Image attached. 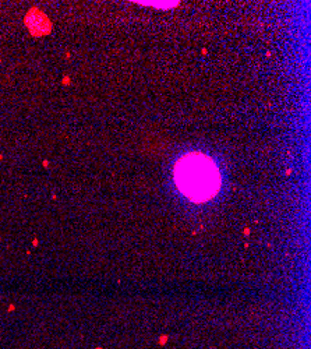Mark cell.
<instances>
[{"mask_svg": "<svg viewBox=\"0 0 311 349\" xmlns=\"http://www.w3.org/2000/svg\"><path fill=\"white\" fill-rule=\"evenodd\" d=\"M174 183L188 200L208 201L221 188V172L212 158L201 152H190L174 165Z\"/></svg>", "mask_w": 311, "mask_h": 349, "instance_id": "obj_1", "label": "cell"}, {"mask_svg": "<svg viewBox=\"0 0 311 349\" xmlns=\"http://www.w3.org/2000/svg\"><path fill=\"white\" fill-rule=\"evenodd\" d=\"M27 25L34 35H43L50 31V22L39 10H31L27 17Z\"/></svg>", "mask_w": 311, "mask_h": 349, "instance_id": "obj_2", "label": "cell"}]
</instances>
